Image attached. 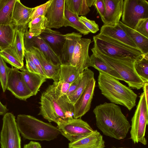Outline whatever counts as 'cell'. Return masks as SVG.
<instances>
[{
  "label": "cell",
  "instance_id": "cell-1",
  "mask_svg": "<svg viewBox=\"0 0 148 148\" xmlns=\"http://www.w3.org/2000/svg\"><path fill=\"white\" fill-rule=\"evenodd\" d=\"M96 126L105 135L118 140L125 138L131 125L120 107L105 102L94 108Z\"/></svg>",
  "mask_w": 148,
  "mask_h": 148
},
{
  "label": "cell",
  "instance_id": "cell-2",
  "mask_svg": "<svg viewBox=\"0 0 148 148\" xmlns=\"http://www.w3.org/2000/svg\"><path fill=\"white\" fill-rule=\"evenodd\" d=\"M97 80L101 94L111 103L123 106L129 111L135 106L137 94L119 80L99 71Z\"/></svg>",
  "mask_w": 148,
  "mask_h": 148
},
{
  "label": "cell",
  "instance_id": "cell-3",
  "mask_svg": "<svg viewBox=\"0 0 148 148\" xmlns=\"http://www.w3.org/2000/svg\"><path fill=\"white\" fill-rule=\"evenodd\" d=\"M16 120L19 133L25 139L50 141L60 134L57 127L31 115L20 114Z\"/></svg>",
  "mask_w": 148,
  "mask_h": 148
},
{
  "label": "cell",
  "instance_id": "cell-4",
  "mask_svg": "<svg viewBox=\"0 0 148 148\" xmlns=\"http://www.w3.org/2000/svg\"><path fill=\"white\" fill-rule=\"evenodd\" d=\"M91 50L93 53L116 71L130 88L137 90L143 88L145 83L135 71L134 63L136 61L134 60L130 57H110L103 54L93 47Z\"/></svg>",
  "mask_w": 148,
  "mask_h": 148
},
{
  "label": "cell",
  "instance_id": "cell-5",
  "mask_svg": "<svg viewBox=\"0 0 148 148\" xmlns=\"http://www.w3.org/2000/svg\"><path fill=\"white\" fill-rule=\"evenodd\" d=\"M93 47L107 56L116 58H131L136 61L143 54L138 49L131 47L99 34L93 37Z\"/></svg>",
  "mask_w": 148,
  "mask_h": 148
},
{
  "label": "cell",
  "instance_id": "cell-6",
  "mask_svg": "<svg viewBox=\"0 0 148 148\" xmlns=\"http://www.w3.org/2000/svg\"><path fill=\"white\" fill-rule=\"evenodd\" d=\"M39 103L40 110L38 115H41L49 122L57 123L69 121L57 100L54 82L42 94Z\"/></svg>",
  "mask_w": 148,
  "mask_h": 148
},
{
  "label": "cell",
  "instance_id": "cell-7",
  "mask_svg": "<svg viewBox=\"0 0 148 148\" xmlns=\"http://www.w3.org/2000/svg\"><path fill=\"white\" fill-rule=\"evenodd\" d=\"M139 98L131 120L130 139L134 144L140 143L145 145L147 144L145 135L147 125L148 124V106L143 92L140 95Z\"/></svg>",
  "mask_w": 148,
  "mask_h": 148
},
{
  "label": "cell",
  "instance_id": "cell-8",
  "mask_svg": "<svg viewBox=\"0 0 148 148\" xmlns=\"http://www.w3.org/2000/svg\"><path fill=\"white\" fill-rule=\"evenodd\" d=\"M148 18V2L146 0H123L121 22L134 29L139 19Z\"/></svg>",
  "mask_w": 148,
  "mask_h": 148
},
{
  "label": "cell",
  "instance_id": "cell-9",
  "mask_svg": "<svg viewBox=\"0 0 148 148\" xmlns=\"http://www.w3.org/2000/svg\"><path fill=\"white\" fill-rule=\"evenodd\" d=\"M15 116L10 112L3 116L0 134L1 148H21V139Z\"/></svg>",
  "mask_w": 148,
  "mask_h": 148
},
{
  "label": "cell",
  "instance_id": "cell-10",
  "mask_svg": "<svg viewBox=\"0 0 148 148\" xmlns=\"http://www.w3.org/2000/svg\"><path fill=\"white\" fill-rule=\"evenodd\" d=\"M56 124L60 134L70 142L94 131L87 122L80 118L73 119L66 121H61Z\"/></svg>",
  "mask_w": 148,
  "mask_h": 148
},
{
  "label": "cell",
  "instance_id": "cell-11",
  "mask_svg": "<svg viewBox=\"0 0 148 148\" xmlns=\"http://www.w3.org/2000/svg\"><path fill=\"white\" fill-rule=\"evenodd\" d=\"M7 89L21 100L25 101L33 96L24 80L21 72L12 66L8 75Z\"/></svg>",
  "mask_w": 148,
  "mask_h": 148
},
{
  "label": "cell",
  "instance_id": "cell-12",
  "mask_svg": "<svg viewBox=\"0 0 148 148\" xmlns=\"http://www.w3.org/2000/svg\"><path fill=\"white\" fill-rule=\"evenodd\" d=\"M91 42L90 39L81 38L76 45L69 64L76 68L79 73L90 66L89 49Z\"/></svg>",
  "mask_w": 148,
  "mask_h": 148
},
{
  "label": "cell",
  "instance_id": "cell-13",
  "mask_svg": "<svg viewBox=\"0 0 148 148\" xmlns=\"http://www.w3.org/2000/svg\"><path fill=\"white\" fill-rule=\"evenodd\" d=\"M65 0H52L45 17L48 22L47 27L58 29L64 26L65 21Z\"/></svg>",
  "mask_w": 148,
  "mask_h": 148
},
{
  "label": "cell",
  "instance_id": "cell-14",
  "mask_svg": "<svg viewBox=\"0 0 148 148\" xmlns=\"http://www.w3.org/2000/svg\"><path fill=\"white\" fill-rule=\"evenodd\" d=\"M95 83L94 78L91 79L74 104V119L80 118L89 110L94 95Z\"/></svg>",
  "mask_w": 148,
  "mask_h": 148
},
{
  "label": "cell",
  "instance_id": "cell-15",
  "mask_svg": "<svg viewBox=\"0 0 148 148\" xmlns=\"http://www.w3.org/2000/svg\"><path fill=\"white\" fill-rule=\"evenodd\" d=\"M99 34L123 44L138 49L119 23L112 25H103L101 28Z\"/></svg>",
  "mask_w": 148,
  "mask_h": 148
},
{
  "label": "cell",
  "instance_id": "cell-16",
  "mask_svg": "<svg viewBox=\"0 0 148 148\" xmlns=\"http://www.w3.org/2000/svg\"><path fill=\"white\" fill-rule=\"evenodd\" d=\"M105 147L103 136L97 130L69 144V148H104Z\"/></svg>",
  "mask_w": 148,
  "mask_h": 148
},
{
  "label": "cell",
  "instance_id": "cell-17",
  "mask_svg": "<svg viewBox=\"0 0 148 148\" xmlns=\"http://www.w3.org/2000/svg\"><path fill=\"white\" fill-rule=\"evenodd\" d=\"M105 12L102 22L104 25H112L119 23L122 16L123 0H103Z\"/></svg>",
  "mask_w": 148,
  "mask_h": 148
},
{
  "label": "cell",
  "instance_id": "cell-18",
  "mask_svg": "<svg viewBox=\"0 0 148 148\" xmlns=\"http://www.w3.org/2000/svg\"><path fill=\"white\" fill-rule=\"evenodd\" d=\"M65 41L59 56L62 64H70L72 55L76 44L82 35L74 32L64 34Z\"/></svg>",
  "mask_w": 148,
  "mask_h": 148
},
{
  "label": "cell",
  "instance_id": "cell-19",
  "mask_svg": "<svg viewBox=\"0 0 148 148\" xmlns=\"http://www.w3.org/2000/svg\"><path fill=\"white\" fill-rule=\"evenodd\" d=\"M30 49L39 60L46 77L52 79L55 84L58 83L60 79V65H54L48 61L43 53L38 48L33 47Z\"/></svg>",
  "mask_w": 148,
  "mask_h": 148
},
{
  "label": "cell",
  "instance_id": "cell-20",
  "mask_svg": "<svg viewBox=\"0 0 148 148\" xmlns=\"http://www.w3.org/2000/svg\"><path fill=\"white\" fill-rule=\"evenodd\" d=\"M28 27V25L16 26L13 42L8 48L12 53L23 64L25 55L24 42V33Z\"/></svg>",
  "mask_w": 148,
  "mask_h": 148
},
{
  "label": "cell",
  "instance_id": "cell-21",
  "mask_svg": "<svg viewBox=\"0 0 148 148\" xmlns=\"http://www.w3.org/2000/svg\"><path fill=\"white\" fill-rule=\"evenodd\" d=\"M40 36L59 57L65 41L64 34L47 27Z\"/></svg>",
  "mask_w": 148,
  "mask_h": 148
},
{
  "label": "cell",
  "instance_id": "cell-22",
  "mask_svg": "<svg viewBox=\"0 0 148 148\" xmlns=\"http://www.w3.org/2000/svg\"><path fill=\"white\" fill-rule=\"evenodd\" d=\"M33 8L27 7L19 0H16L13 8L12 24L15 26L28 25Z\"/></svg>",
  "mask_w": 148,
  "mask_h": 148
},
{
  "label": "cell",
  "instance_id": "cell-23",
  "mask_svg": "<svg viewBox=\"0 0 148 148\" xmlns=\"http://www.w3.org/2000/svg\"><path fill=\"white\" fill-rule=\"evenodd\" d=\"M21 70L25 84L33 96L36 95L40 87L46 81L47 78L39 74L29 72L24 66Z\"/></svg>",
  "mask_w": 148,
  "mask_h": 148
},
{
  "label": "cell",
  "instance_id": "cell-24",
  "mask_svg": "<svg viewBox=\"0 0 148 148\" xmlns=\"http://www.w3.org/2000/svg\"><path fill=\"white\" fill-rule=\"evenodd\" d=\"M119 24L127 34L136 45L143 54H148V38L140 34L134 29L124 24L121 21Z\"/></svg>",
  "mask_w": 148,
  "mask_h": 148
},
{
  "label": "cell",
  "instance_id": "cell-25",
  "mask_svg": "<svg viewBox=\"0 0 148 148\" xmlns=\"http://www.w3.org/2000/svg\"><path fill=\"white\" fill-rule=\"evenodd\" d=\"M35 47L38 48L49 62L56 65L62 64L59 57L40 36L35 37Z\"/></svg>",
  "mask_w": 148,
  "mask_h": 148
},
{
  "label": "cell",
  "instance_id": "cell-26",
  "mask_svg": "<svg viewBox=\"0 0 148 148\" xmlns=\"http://www.w3.org/2000/svg\"><path fill=\"white\" fill-rule=\"evenodd\" d=\"M65 21L64 26H70L84 35L88 34L90 32L80 21L79 17L70 11L65 5L64 9Z\"/></svg>",
  "mask_w": 148,
  "mask_h": 148
},
{
  "label": "cell",
  "instance_id": "cell-27",
  "mask_svg": "<svg viewBox=\"0 0 148 148\" xmlns=\"http://www.w3.org/2000/svg\"><path fill=\"white\" fill-rule=\"evenodd\" d=\"M16 26L0 24V50L10 47L13 42Z\"/></svg>",
  "mask_w": 148,
  "mask_h": 148
},
{
  "label": "cell",
  "instance_id": "cell-28",
  "mask_svg": "<svg viewBox=\"0 0 148 148\" xmlns=\"http://www.w3.org/2000/svg\"><path fill=\"white\" fill-rule=\"evenodd\" d=\"M90 66L118 80L123 81L116 71L93 53L90 56Z\"/></svg>",
  "mask_w": 148,
  "mask_h": 148
},
{
  "label": "cell",
  "instance_id": "cell-29",
  "mask_svg": "<svg viewBox=\"0 0 148 148\" xmlns=\"http://www.w3.org/2000/svg\"><path fill=\"white\" fill-rule=\"evenodd\" d=\"M16 1V0H0V24L12 25V13Z\"/></svg>",
  "mask_w": 148,
  "mask_h": 148
},
{
  "label": "cell",
  "instance_id": "cell-30",
  "mask_svg": "<svg viewBox=\"0 0 148 148\" xmlns=\"http://www.w3.org/2000/svg\"><path fill=\"white\" fill-rule=\"evenodd\" d=\"M94 78V73L88 68L86 69L82 74V80L78 87L71 95L68 96L70 102L74 105L88 84Z\"/></svg>",
  "mask_w": 148,
  "mask_h": 148
},
{
  "label": "cell",
  "instance_id": "cell-31",
  "mask_svg": "<svg viewBox=\"0 0 148 148\" xmlns=\"http://www.w3.org/2000/svg\"><path fill=\"white\" fill-rule=\"evenodd\" d=\"M81 74L79 73L76 67L70 64H61L59 81L71 84Z\"/></svg>",
  "mask_w": 148,
  "mask_h": 148
},
{
  "label": "cell",
  "instance_id": "cell-32",
  "mask_svg": "<svg viewBox=\"0 0 148 148\" xmlns=\"http://www.w3.org/2000/svg\"><path fill=\"white\" fill-rule=\"evenodd\" d=\"M65 5L70 11L78 16L86 15L90 11L86 0H65Z\"/></svg>",
  "mask_w": 148,
  "mask_h": 148
},
{
  "label": "cell",
  "instance_id": "cell-33",
  "mask_svg": "<svg viewBox=\"0 0 148 148\" xmlns=\"http://www.w3.org/2000/svg\"><path fill=\"white\" fill-rule=\"evenodd\" d=\"M48 22L45 16H40L35 18L28 24L29 31L34 36L40 35L46 28Z\"/></svg>",
  "mask_w": 148,
  "mask_h": 148
},
{
  "label": "cell",
  "instance_id": "cell-34",
  "mask_svg": "<svg viewBox=\"0 0 148 148\" xmlns=\"http://www.w3.org/2000/svg\"><path fill=\"white\" fill-rule=\"evenodd\" d=\"M134 67L139 77L145 83H148V54H143L139 60L135 61Z\"/></svg>",
  "mask_w": 148,
  "mask_h": 148
},
{
  "label": "cell",
  "instance_id": "cell-35",
  "mask_svg": "<svg viewBox=\"0 0 148 148\" xmlns=\"http://www.w3.org/2000/svg\"><path fill=\"white\" fill-rule=\"evenodd\" d=\"M56 86V85H55ZM57 100L60 105L66 118L69 120L74 119V105L66 95L59 96L56 90Z\"/></svg>",
  "mask_w": 148,
  "mask_h": 148
},
{
  "label": "cell",
  "instance_id": "cell-36",
  "mask_svg": "<svg viewBox=\"0 0 148 148\" xmlns=\"http://www.w3.org/2000/svg\"><path fill=\"white\" fill-rule=\"evenodd\" d=\"M0 55L5 62L12 67L21 70L24 66L12 53L8 48L0 50Z\"/></svg>",
  "mask_w": 148,
  "mask_h": 148
},
{
  "label": "cell",
  "instance_id": "cell-37",
  "mask_svg": "<svg viewBox=\"0 0 148 148\" xmlns=\"http://www.w3.org/2000/svg\"><path fill=\"white\" fill-rule=\"evenodd\" d=\"M10 69L7 66L0 55V83L3 92L7 89L8 76Z\"/></svg>",
  "mask_w": 148,
  "mask_h": 148
},
{
  "label": "cell",
  "instance_id": "cell-38",
  "mask_svg": "<svg viewBox=\"0 0 148 148\" xmlns=\"http://www.w3.org/2000/svg\"><path fill=\"white\" fill-rule=\"evenodd\" d=\"M52 1V0H49L44 4L34 8L30 16L29 22L38 17L45 16Z\"/></svg>",
  "mask_w": 148,
  "mask_h": 148
},
{
  "label": "cell",
  "instance_id": "cell-39",
  "mask_svg": "<svg viewBox=\"0 0 148 148\" xmlns=\"http://www.w3.org/2000/svg\"><path fill=\"white\" fill-rule=\"evenodd\" d=\"M134 29L143 35L148 38V18L139 19Z\"/></svg>",
  "mask_w": 148,
  "mask_h": 148
},
{
  "label": "cell",
  "instance_id": "cell-40",
  "mask_svg": "<svg viewBox=\"0 0 148 148\" xmlns=\"http://www.w3.org/2000/svg\"><path fill=\"white\" fill-rule=\"evenodd\" d=\"M79 19L90 32L95 33L99 30L98 24L94 21L90 20L83 16L79 17Z\"/></svg>",
  "mask_w": 148,
  "mask_h": 148
},
{
  "label": "cell",
  "instance_id": "cell-41",
  "mask_svg": "<svg viewBox=\"0 0 148 148\" xmlns=\"http://www.w3.org/2000/svg\"><path fill=\"white\" fill-rule=\"evenodd\" d=\"M26 29L24 34V42L25 49L27 51L33 47H35V38L33 34Z\"/></svg>",
  "mask_w": 148,
  "mask_h": 148
},
{
  "label": "cell",
  "instance_id": "cell-42",
  "mask_svg": "<svg viewBox=\"0 0 148 148\" xmlns=\"http://www.w3.org/2000/svg\"><path fill=\"white\" fill-rule=\"evenodd\" d=\"M25 53L33 61L37 68L39 73L45 77L41 64L31 49L27 51L25 49Z\"/></svg>",
  "mask_w": 148,
  "mask_h": 148
},
{
  "label": "cell",
  "instance_id": "cell-43",
  "mask_svg": "<svg viewBox=\"0 0 148 148\" xmlns=\"http://www.w3.org/2000/svg\"><path fill=\"white\" fill-rule=\"evenodd\" d=\"M55 84L56 92L59 97L62 95H66L71 84L61 81H59L58 83Z\"/></svg>",
  "mask_w": 148,
  "mask_h": 148
},
{
  "label": "cell",
  "instance_id": "cell-44",
  "mask_svg": "<svg viewBox=\"0 0 148 148\" xmlns=\"http://www.w3.org/2000/svg\"><path fill=\"white\" fill-rule=\"evenodd\" d=\"M93 5L95 7L102 21L105 12V6L103 0H94Z\"/></svg>",
  "mask_w": 148,
  "mask_h": 148
},
{
  "label": "cell",
  "instance_id": "cell-45",
  "mask_svg": "<svg viewBox=\"0 0 148 148\" xmlns=\"http://www.w3.org/2000/svg\"><path fill=\"white\" fill-rule=\"evenodd\" d=\"M24 57L26 62L25 66L28 71L31 73L39 74L36 66L31 58L25 53Z\"/></svg>",
  "mask_w": 148,
  "mask_h": 148
},
{
  "label": "cell",
  "instance_id": "cell-46",
  "mask_svg": "<svg viewBox=\"0 0 148 148\" xmlns=\"http://www.w3.org/2000/svg\"><path fill=\"white\" fill-rule=\"evenodd\" d=\"M82 74L71 83L69 90L66 95L68 97L72 94L78 87L81 81Z\"/></svg>",
  "mask_w": 148,
  "mask_h": 148
},
{
  "label": "cell",
  "instance_id": "cell-47",
  "mask_svg": "<svg viewBox=\"0 0 148 148\" xmlns=\"http://www.w3.org/2000/svg\"><path fill=\"white\" fill-rule=\"evenodd\" d=\"M23 148H42L40 144L38 142L31 141L24 145Z\"/></svg>",
  "mask_w": 148,
  "mask_h": 148
},
{
  "label": "cell",
  "instance_id": "cell-48",
  "mask_svg": "<svg viewBox=\"0 0 148 148\" xmlns=\"http://www.w3.org/2000/svg\"><path fill=\"white\" fill-rule=\"evenodd\" d=\"M143 88L147 105L148 106V83H145Z\"/></svg>",
  "mask_w": 148,
  "mask_h": 148
},
{
  "label": "cell",
  "instance_id": "cell-49",
  "mask_svg": "<svg viewBox=\"0 0 148 148\" xmlns=\"http://www.w3.org/2000/svg\"><path fill=\"white\" fill-rule=\"evenodd\" d=\"M8 111V109L5 105H3L0 101V115H4Z\"/></svg>",
  "mask_w": 148,
  "mask_h": 148
},
{
  "label": "cell",
  "instance_id": "cell-50",
  "mask_svg": "<svg viewBox=\"0 0 148 148\" xmlns=\"http://www.w3.org/2000/svg\"><path fill=\"white\" fill-rule=\"evenodd\" d=\"M86 1L89 7H90L93 5L94 0H86Z\"/></svg>",
  "mask_w": 148,
  "mask_h": 148
},
{
  "label": "cell",
  "instance_id": "cell-51",
  "mask_svg": "<svg viewBox=\"0 0 148 148\" xmlns=\"http://www.w3.org/2000/svg\"><path fill=\"white\" fill-rule=\"evenodd\" d=\"M124 148V147H119V148Z\"/></svg>",
  "mask_w": 148,
  "mask_h": 148
},
{
  "label": "cell",
  "instance_id": "cell-52",
  "mask_svg": "<svg viewBox=\"0 0 148 148\" xmlns=\"http://www.w3.org/2000/svg\"><path fill=\"white\" fill-rule=\"evenodd\" d=\"M1 87V84H0V89Z\"/></svg>",
  "mask_w": 148,
  "mask_h": 148
}]
</instances>
